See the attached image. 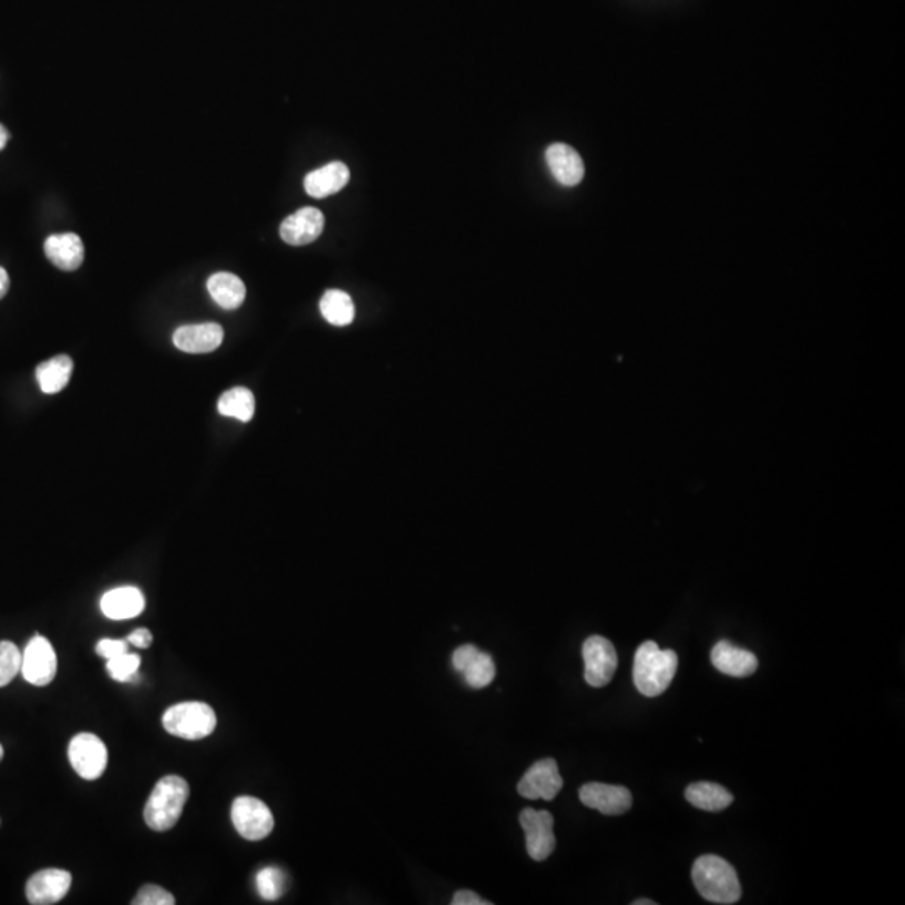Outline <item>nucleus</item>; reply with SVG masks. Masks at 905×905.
Returning <instances> with one entry per match:
<instances>
[{
	"instance_id": "f257e3e1",
	"label": "nucleus",
	"mask_w": 905,
	"mask_h": 905,
	"mask_svg": "<svg viewBox=\"0 0 905 905\" xmlns=\"http://www.w3.org/2000/svg\"><path fill=\"white\" fill-rule=\"evenodd\" d=\"M678 662V654L671 649L662 651L656 642H642L637 647L632 673L637 691L646 698L661 696L673 683Z\"/></svg>"
},
{
	"instance_id": "f03ea898",
	"label": "nucleus",
	"mask_w": 905,
	"mask_h": 905,
	"mask_svg": "<svg viewBox=\"0 0 905 905\" xmlns=\"http://www.w3.org/2000/svg\"><path fill=\"white\" fill-rule=\"evenodd\" d=\"M694 887L713 904H735L741 885L735 867L718 855H703L693 865Z\"/></svg>"
},
{
	"instance_id": "7ed1b4c3",
	"label": "nucleus",
	"mask_w": 905,
	"mask_h": 905,
	"mask_svg": "<svg viewBox=\"0 0 905 905\" xmlns=\"http://www.w3.org/2000/svg\"><path fill=\"white\" fill-rule=\"evenodd\" d=\"M190 787L181 776H163L153 788L145 807V822L155 832H166L180 820Z\"/></svg>"
},
{
	"instance_id": "20e7f679",
	"label": "nucleus",
	"mask_w": 905,
	"mask_h": 905,
	"mask_svg": "<svg viewBox=\"0 0 905 905\" xmlns=\"http://www.w3.org/2000/svg\"><path fill=\"white\" fill-rule=\"evenodd\" d=\"M163 726L170 735L183 740H202L215 731L217 716L207 703L188 701L166 709Z\"/></svg>"
},
{
	"instance_id": "39448f33",
	"label": "nucleus",
	"mask_w": 905,
	"mask_h": 905,
	"mask_svg": "<svg viewBox=\"0 0 905 905\" xmlns=\"http://www.w3.org/2000/svg\"><path fill=\"white\" fill-rule=\"evenodd\" d=\"M584 656V678L592 688H604L611 683L617 671L616 647L609 639L602 636H592L584 642L582 647Z\"/></svg>"
},
{
	"instance_id": "423d86ee",
	"label": "nucleus",
	"mask_w": 905,
	"mask_h": 905,
	"mask_svg": "<svg viewBox=\"0 0 905 905\" xmlns=\"http://www.w3.org/2000/svg\"><path fill=\"white\" fill-rule=\"evenodd\" d=\"M232 822L237 832L250 842L269 837L274 830V815L259 798L238 797L232 805Z\"/></svg>"
},
{
	"instance_id": "0eeeda50",
	"label": "nucleus",
	"mask_w": 905,
	"mask_h": 905,
	"mask_svg": "<svg viewBox=\"0 0 905 905\" xmlns=\"http://www.w3.org/2000/svg\"><path fill=\"white\" fill-rule=\"evenodd\" d=\"M520 825L525 832L527 852L533 860L542 862L554 852L557 840L554 835V817L547 810L525 808L520 813Z\"/></svg>"
},
{
	"instance_id": "6e6552de",
	"label": "nucleus",
	"mask_w": 905,
	"mask_h": 905,
	"mask_svg": "<svg viewBox=\"0 0 905 905\" xmlns=\"http://www.w3.org/2000/svg\"><path fill=\"white\" fill-rule=\"evenodd\" d=\"M69 761L84 780H96L108 765V750L101 738L93 733H81L69 743Z\"/></svg>"
},
{
	"instance_id": "1a4fd4ad",
	"label": "nucleus",
	"mask_w": 905,
	"mask_h": 905,
	"mask_svg": "<svg viewBox=\"0 0 905 905\" xmlns=\"http://www.w3.org/2000/svg\"><path fill=\"white\" fill-rule=\"evenodd\" d=\"M564 787L559 765L554 758L537 761L518 783V793L528 800H554Z\"/></svg>"
},
{
	"instance_id": "9d476101",
	"label": "nucleus",
	"mask_w": 905,
	"mask_h": 905,
	"mask_svg": "<svg viewBox=\"0 0 905 905\" xmlns=\"http://www.w3.org/2000/svg\"><path fill=\"white\" fill-rule=\"evenodd\" d=\"M21 673L27 683L47 686L56 678L57 657L46 637H32L22 654Z\"/></svg>"
},
{
	"instance_id": "9b49d317",
	"label": "nucleus",
	"mask_w": 905,
	"mask_h": 905,
	"mask_svg": "<svg viewBox=\"0 0 905 905\" xmlns=\"http://www.w3.org/2000/svg\"><path fill=\"white\" fill-rule=\"evenodd\" d=\"M580 802L585 807L599 810L609 817H617L631 810L632 795L626 787L621 785H607V783H587L580 788Z\"/></svg>"
},
{
	"instance_id": "f8f14e48",
	"label": "nucleus",
	"mask_w": 905,
	"mask_h": 905,
	"mask_svg": "<svg viewBox=\"0 0 905 905\" xmlns=\"http://www.w3.org/2000/svg\"><path fill=\"white\" fill-rule=\"evenodd\" d=\"M73 884L68 870L46 869L32 875L26 885L29 904L51 905L63 900Z\"/></svg>"
},
{
	"instance_id": "ddd939ff",
	"label": "nucleus",
	"mask_w": 905,
	"mask_h": 905,
	"mask_svg": "<svg viewBox=\"0 0 905 905\" xmlns=\"http://www.w3.org/2000/svg\"><path fill=\"white\" fill-rule=\"evenodd\" d=\"M324 230V215L314 207H304L285 218L280 225V237L285 244L302 247L312 244Z\"/></svg>"
},
{
	"instance_id": "4468645a",
	"label": "nucleus",
	"mask_w": 905,
	"mask_h": 905,
	"mask_svg": "<svg viewBox=\"0 0 905 905\" xmlns=\"http://www.w3.org/2000/svg\"><path fill=\"white\" fill-rule=\"evenodd\" d=\"M223 329L218 324H192L176 329L173 344L188 354H207L222 346Z\"/></svg>"
},
{
	"instance_id": "2eb2a0df",
	"label": "nucleus",
	"mask_w": 905,
	"mask_h": 905,
	"mask_svg": "<svg viewBox=\"0 0 905 905\" xmlns=\"http://www.w3.org/2000/svg\"><path fill=\"white\" fill-rule=\"evenodd\" d=\"M711 662L719 673L733 678H748L758 669V659L753 652L733 646L728 641H719L713 647Z\"/></svg>"
},
{
	"instance_id": "dca6fc26",
	"label": "nucleus",
	"mask_w": 905,
	"mask_h": 905,
	"mask_svg": "<svg viewBox=\"0 0 905 905\" xmlns=\"http://www.w3.org/2000/svg\"><path fill=\"white\" fill-rule=\"evenodd\" d=\"M47 259L57 269L73 272L78 270L84 260L83 240L76 233H56L44 242Z\"/></svg>"
},
{
	"instance_id": "f3484780",
	"label": "nucleus",
	"mask_w": 905,
	"mask_h": 905,
	"mask_svg": "<svg viewBox=\"0 0 905 905\" xmlns=\"http://www.w3.org/2000/svg\"><path fill=\"white\" fill-rule=\"evenodd\" d=\"M101 611L113 621L135 619L145 611V595L136 587H118L101 597Z\"/></svg>"
},
{
	"instance_id": "a211bd4d",
	"label": "nucleus",
	"mask_w": 905,
	"mask_h": 905,
	"mask_svg": "<svg viewBox=\"0 0 905 905\" xmlns=\"http://www.w3.org/2000/svg\"><path fill=\"white\" fill-rule=\"evenodd\" d=\"M550 171L555 180L565 187H575L584 178V161L579 153L564 143H555L545 153Z\"/></svg>"
},
{
	"instance_id": "6ab92c4d",
	"label": "nucleus",
	"mask_w": 905,
	"mask_h": 905,
	"mask_svg": "<svg viewBox=\"0 0 905 905\" xmlns=\"http://www.w3.org/2000/svg\"><path fill=\"white\" fill-rule=\"evenodd\" d=\"M351 178L349 168L341 161H332L329 165L322 166L306 176L304 188L314 198L331 197L334 193L341 192Z\"/></svg>"
},
{
	"instance_id": "aec40b11",
	"label": "nucleus",
	"mask_w": 905,
	"mask_h": 905,
	"mask_svg": "<svg viewBox=\"0 0 905 905\" xmlns=\"http://www.w3.org/2000/svg\"><path fill=\"white\" fill-rule=\"evenodd\" d=\"M686 800L699 810L721 812L735 802V797L718 783L698 781L686 788Z\"/></svg>"
},
{
	"instance_id": "412c9836",
	"label": "nucleus",
	"mask_w": 905,
	"mask_h": 905,
	"mask_svg": "<svg viewBox=\"0 0 905 905\" xmlns=\"http://www.w3.org/2000/svg\"><path fill=\"white\" fill-rule=\"evenodd\" d=\"M207 289L218 306L228 309V311L242 306L245 294H247V289H245L242 279H238L237 275L228 274V272L213 274L208 279Z\"/></svg>"
},
{
	"instance_id": "4be33fe9",
	"label": "nucleus",
	"mask_w": 905,
	"mask_h": 905,
	"mask_svg": "<svg viewBox=\"0 0 905 905\" xmlns=\"http://www.w3.org/2000/svg\"><path fill=\"white\" fill-rule=\"evenodd\" d=\"M73 359L69 356H56L42 362L36 369L37 383L42 393L56 394L68 386L73 374Z\"/></svg>"
},
{
	"instance_id": "5701e85b",
	"label": "nucleus",
	"mask_w": 905,
	"mask_h": 905,
	"mask_svg": "<svg viewBox=\"0 0 905 905\" xmlns=\"http://www.w3.org/2000/svg\"><path fill=\"white\" fill-rule=\"evenodd\" d=\"M321 312L329 324L337 327L349 326L356 316L351 295L336 289L327 290L322 297Z\"/></svg>"
},
{
	"instance_id": "b1692460",
	"label": "nucleus",
	"mask_w": 905,
	"mask_h": 905,
	"mask_svg": "<svg viewBox=\"0 0 905 905\" xmlns=\"http://www.w3.org/2000/svg\"><path fill=\"white\" fill-rule=\"evenodd\" d=\"M218 411L223 416L235 418L242 423H249L254 418L255 398L254 393L247 388L228 389L218 399Z\"/></svg>"
},
{
	"instance_id": "393cba45",
	"label": "nucleus",
	"mask_w": 905,
	"mask_h": 905,
	"mask_svg": "<svg viewBox=\"0 0 905 905\" xmlns=\"http://www.w3.org/2000/svg\"><path fill=\"white\" fill-rule=\"evenodd\" d=\"M461 674L470 688L481 689L487 688L493 683V679L497 676V668H495L493 657L480 651L471 659L470 664Z\"/></svg>"
},
{
	"instance_id": "a878e982",
	"label": "nucleus",
	"mask_w": 905,
	"mask_h": 905,
	"mask_svg": "<svg viewBox=\"0 0 905 905\" xmlns=\"http://www.w3.org/2000/svg\"><path fill=\"white\" fill-rule=\"evenodd\" d=\"M255 884H257V890H259L262 899L277 900L285 892L287 879H285V874L282 870L275 869V867H267V869H262L257 874Z\"/></svg>"
},
{
	"instance_id": "bb28decb",
	"label": "nucleus",
	"mask_w": 905,
	"mask_h": 905,
	"mask_svg": "<svg viewBox=\"0 0 905 905\" xmlns=\"http://www.w3.org/2000/svg\"><path fill=\"white\" fill-rule=\"evenodd\" d=\"M22 656L16 644L11 641L0 642V688H4L21 673Z\"/></svg>"
},
{
	"instance_id": "cd10ccee",
	"label": "nucleus",
	"mask_w": 905,
	"mask_h": 905,
	"mask_svg": "<svg viewBox=\"0 0 905 905\" xmlns=\"http://www.w3.org/2000/svg\"><path fill=\"white\" fill-rule=\"evenodd\" d=\"M140 666L141 657L126 652L123 656L109 659L108 664H106V669H108V674L114 681H119V683H130L131 679L135 678L136 674H138Z\"/></svg>"
},
{
	"instance_id": "c85d7f7f",
	"label": "nucleus",
	"mask_w": 905,
	"mask_h": 905,
	"mask_svg": "<svg viewBox=\"0 0 905 905\" xmlns=\"http://www.w3.org/2000/svg\"><path fill=\"white\" fill-rule=\"evenodd\" d=\"M175 899L160 885L148 884L136 894L133 905H173Z\"/></svg>"
},
{
	"instance_id": "c756f323",
	"label": "nucleus",
	"mask_w": 905,
	"mask_h": 905,
	"mask_svg": "<svg viewBox=\"0 0 905 905\" xmlns=\"http://www.w3.org/2000/svg\"><path fill=\"white\" fill-rule=\"evenodd\" d=\"M130 649V642L116 641V639H101L96 646V652L104 659H114V657L123 656Z\"/></svg>"
},
{
	"instance_id": "7c9ffc66",
	"label": "nucleus",
	"mask_w": 905,
	"mask_h": 905,
	"mask_svg": "<svg viewBox=\"0 0 905 905\" xmlns=\"http://www.w3.org/2000/svg\"><path fill=\"white\" fill-rule=\"evenodd\" d=\"M478 652H480V649L473 646V644H465V646L458 647V649L453 652V657H451L453 668H455L458 673H463L466 666L470 664L471 659H473Z\"/></svg>"
},
{
	"instance_id": "2f4dec72",
	"label": "nucleus",
	"mask_w": 905,
	"mask_h": 905,
	"mask_svg": "<svg viewBox=\"0 0 905 905\" xmlns=\"http://www.w3.org/2000/svg\"><path fill=\"white\" fill-rule=\"evenodd\" d=\"M453 905H490L492 902L481 899L480 895L471 892V890H458L455 897L451 899Z\"/></svg>"
},
{
	"instance_id": "473e14b6",
	"label": "nucleus",
	"mask_w": 905,
	"mask_h": 905,
	"mask_svg": "<svg viewBox=\"0 0 905 905\" xmlns=\"http://www.w3.org/2000/svg\"><path fill=\"white\" fill-rule=\"evenodd\" d=\"M126 641L130 642V646L146 649V647L151 646L153 636H151V632L148 629H136L135 632H131L130 636L126 637Z\"/></svg>"
},
{
	"instance_id": "72a5a7b5",
	"label": "nucleus",
	"mask_w": 905,
	"mask_h": 905,
	"mask_svg": "<svg viewBox=\"0 0 905 905\" xmlns=\"http://www.w3.org/2000/svg\"><path fill=\"white\" fill-rule=\"evenodd\" d=\"M9 285H11V280H9L7 270L4 267H0V299L6 297L7 292H9Z\"/></svg>"
},
{
	"instance_id": "f704fd0d",
	"label": "nucleus",
	"mask_w": 905,
	"mask_h": 905,
	"mask_svg": "<svg viewBox=\"0 0 905 905\" xmlns=\"http://www.w3.org/2000/svg\"><path fill=\"white\" fill-rule=\"evenodd\" d=\"M9 138H11V135H9V131H7L6 126L0 125V151L6 148Z\"/></svg>"
},
{
	"instance_id": "c9c22d12",
	"label": "nucleus",
	"mask_w": 905,
	"mask_h": 905,
	"mask_svg": "<svg viewBox=\"0 0 905 905\" xmlns=\"http://www.w3.org/2000/svg\"><path fill=\"white\" fill-rule=\"evenodd\" d=\"M632 905H656V900H634V902H632Z\"/></svg>"
},
{
	"instance_id": "e433bc0d",
	"label": "nucleus",
	"mask_w": 905,
	"mask_h": 905,
	"mask_svg": "<svg viewBox=\"0 0 905 905\" xmlns=\"http://www.w3.org/2000/svg\"><path fill=\"white\" fill-rule=\"evenodd\" d=\"M2 758H4V748L0 745V760H2Z\"/></svg>"
}]
</instances>
